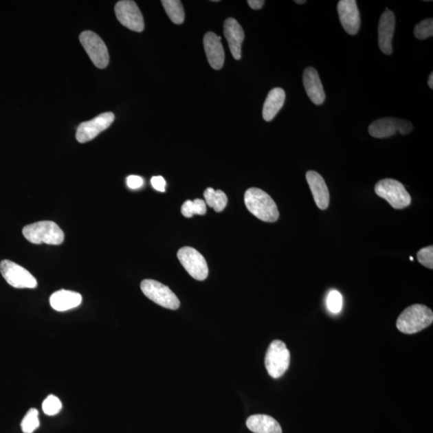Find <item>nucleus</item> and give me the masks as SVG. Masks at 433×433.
<instances>
[{
  "mask_svg": "<svg viewBox=\"0 0 433 433\" xmlns=\"http://www.w3.org/2000/svg\"><path fill=\"white\" fill-rule=\"evenodd\" d=\"M244 201L253 215L266 223H274L279 218L276 202L266 192L258 188H249L245 192Z\"/></svg>",
  "mask_w": 433,
  "mask_h": 433,
  "instance_id": "nucleus-1",
  "label": "nucleus"
},
{
  "mask_svg": "<svg viewBox=\"0 0 433 433\" xmlns=\"http://www.w3.org/2000/svg\"><path fill=\"white\" fill-rule=\"evenodd\" d=\"M433 322V312L422 304L409 306L398 317L397 327L404 334H415L427 329Z\"/></svg>",
  "mask_w": 433,
  "mask_h": 433,
  "instance_id": "nucleus-2",
  "label": "nucleus"
},
{
  "mask_svg": "<svg viewBox=\"0 0 433 433\" xmlns=\"http://www.w3.org/2000/svg\"><path fill=\"white\" fill-rule=\"evenodd\" d=\"M23 234L33 244L60 245L65 240V234L60 226L51 221H38L24 226Z\"/></svg>",
  "mask_w": 433,
  "mask_h": 433,
  "instance_id": "nucleus-3",
  "label": "nucleus"
},
{
  "mask_svg": "<svg viewBox=\"0 0 433 433\" xmlns=\"http://www.w3.org/2000/svg\"><path fill=\"white\" fill-rule=\"evenodd\" d=\"M375 192L386 200L396 210H403L411 205L412 197L401 182L392 178H385L375 184Z\"/></svg>",
  "mask_w": 433,
  "mask_h": 433,
  "instance_id": "nucleus-4",
  "label": "nucleus"
},
{
  "mask_svg": "<svg viewBox=\"0 0 433 433\" xmlns=\"http://www.w3.org/2000/svg\"><path fill=\"white\" fill-rule=\"evenodd\" d=\"M291 354L285 343L281 340H274L267 351L265 366L267 373L274 379L282 377L290 366Z\"/></svg>",
  "mask_w": 433,
  "mask_h": 433,
  "instance_id": "nucleus-5",
  "label": "nucleus"
},
{
  "mask_svg": "<svg viewBox=\"0 0 433 433\" xmlns=\"http://www.w3.org/2000/svg\"><path fill=\"white\" fill-rule=\"evenodd\" d=\"M144 295L159 306L167 309L177 310L180 307V301L170 288L153 279H144L141 283Z\"/></svg>",
  "mask_w": 433,
  "mask_h": 433,
  "instance_id": "nucleus-6",
  "label": "nucleus"
},
{
  "mask_svg": "<svg viewBox=\"0 0 433 433\" xmlns=\"http://www.w3.org/2000/svg\"><path fill=\"white\" fill-rule=\"evenodd\" d=\"M80 41L96 67L103 69L109 65L108 48L98 34L91 31L83 32L80 35Z\"/></svg>",
  "mask_w": 433,
  "mask_h": 433,
  "instance_id": "nucleus-7",
  "label": "nucleus"
},
{
  "mask_svg": "<svg viewBox=\"0 0 433 433\" xmlns=\"http://www.w3.org/2000/svg\"><path fill=\"white\" fill-rule=\"evenodd\" d=\"M177 258L188 274L196 280L203 281L208 277V265L203 255L195 248H181L178 250Z\"/></svg>",
  "mask_w": 433,
  "mask_h": 433,
  "instance_id": "nucleus-8",
  "label": "nucleus"
},
{
  "mask_svg": "<svg viewBox=\"0 0 433 433\" xmlns=\"http://www.w3.org/2000/svg\"><path fill=\"white\" fill-rule=\"evenodd\" d=\"M0 272L9 285L14 288L33 289L37 287L36 279L30 272L10 260H3L0 263Z\"/></svg>",
  "mask_w": 433,
  "mask_h": 433,
  "instance_id": "nucleus-9",
  "label": "nucleus"
},
{
  "mask_svg": "<svg viewBox=\"0 0 433 433\" xmlns=\"http://www.w3.org/2000/svg\"><path fill=\"white\" fill-rule=\"evenodd\" d=\"M412 129V124L406 120L386 118L375 120L370 124L368 132L373 137L387 138L397 133L406 135Z\"/></svg>",
  "mask_w": 433,
  "mask_h": 433,
  "instance_id": "nucleus-10",
  "label": "nucleus"
},
{
  "mask_svg": "<svg viewBox=\"0 0 433 433\" xmlns=\"http://www.w3.org/2000/svg\"><path fill=\"white\" fill-rule=\"evenodd\" d=\"M115 16L123 26L130 30L142 32L144 28L142 13L136 3L131 0L119 1L115 6Z\"/></svg>",
  "mask_w": 433,
  "mask_h": 433,
  "instance_id": "nucleus-11",
  "label": "nucleus"
},
{
  "mask_svg": "<svg viewBox=\"0 0 433 433\" xmlns=\"http://www.w3.org/2000/svg\"><path fill=\"white\" fill-rule=\"evenodd\" d=\"M115 115L113 113H104L98 117L81 123L77 129L76 137L80 143H86L93 140L96 136L107 129L114 122Z\"/></svg>",
  "mask_w": 433,
  "mask_h": 433,
  "instance_id": "nucleus-12",
  "label": "nucleus"
},
{
  "mask_svg": "<svg viewBox=\"0 0 433 433\" xmlns=\"http://www.w3.org/2000/svg\"><path fill=\"white\" fill-rule=\"evenodd\" d=\"M337 11L345 32L351 36L357 34L360 27V14L355 0H341Z\"/></svg>",
  "mask_w": 433,
  "mask_h": 433,
  "instance_id": "nucleus-13",
  "label": "nucleus"
},
{
  "mask_svg": "<svg viewBox=\"0 0 433 433\" xmlns=\"http://www.w3.org/2000/svg\"><path fill=\"white\" fill-rule=\"evenodd\" d=\"M396 17L390 10L386 9L380 17L378 27V41L380 50L384 54L391 55L392 53V38Z\"/></svg>",
  "mask_w": 433,
  "mask_h": 433,
  "instance_id": "nucleus-14",
  "label": "nucleus"
},
{
  "mask_svg": "<svg viewBox=\"0 0 433 433\" xmlns=\"http://www.w3.org/2000/svg\"><path fill=\"white\" fill-rule=\"evenodd\" d=\"M306 179L319 209L325 210L329 208L330 194L324 177L319 173L310 170L307 173Z\"/></svg>",
  "mask_w": 433,
  "mask_h": 433,
  "instance_id": "nucleus-15",
  "label": "nucleus"
},
{
  "mask_svg": "<svg viewBox=\"0 0 433 433\" xmlns=\"http://www.w3.org/2000/svg\"><path fill=\"white\" fill-rule=\"evenodd\" d=\"M205 52L210 65L220 70L224 65L225 52L221 37L214 32H207L203 38Z\"/></svg>",
  "mask_w": 433,
  "mask_h": 433,
  "instance_id": "nucleus-16",
  "label": "nucleus"
},
{
  "mask_svg": "<svg viewBox=\"0 0 433 433\" xmlns=\"http://www.w3.org/2000/svg\"><path fill=\"white\" fill-rule=\"evenodd\" d=\"M224 34L231 53L235 60L242 57V45L245 34L242 26L234 18H228L224 23Z\"/></svg>",
  "mask_w": 433,
  "mask_h": 433,
  "instance_id": "nucleus-17",
  "label": "nucleus"
},
{
  "mask_svg": "<svg viewBox=\"0 0 433 433\" xmlns=\"http://www.w3.org/2000/svg\"><path fill=\"white\" fill-rule=\"evenodd\" d=\"M303 85L308 98L316 105H320L326 99L325 91L322 87L319 74L312 67H308L303 72Z\"/></svg>",
  "mask_w": 433,
  "mask_h": 433,
  "instance_id": "nucleus-18",
  "label": "nucleus"
},
{
  "mask_svg": "<svg viewBox=\"0 0 433 433\" xmlns=\"http://www.w3.org/2000/svg\"><path fill=\"white\" fill-rule=\"evenodd\" d=\"M80 293L67 290H60L52 293L50 304L57 311H66L74 309L81 304Z\"/></svg>",
  "mask_w": 433,
  "mask_h": 433,
  "instance_id": "nucleus-19",
  "label": "nucleus"
},
{
  "mask_svg": "<svg viewBox=\"0 0 433 433\" xmlns=\"http://www.w3.org/2000/svg\"><path fill=\"white\" fill-rule=\"evenodd\" d=\"M247 426L254 433H282L276 419L263 414L250 416L247 420Z\"/></svg>",
  "mask_w": 433,
  "mask_h": 433,
  "instance_id": "nucleus-20",
  "label": "nucleus"
},
{
  "mask_svg": "<svg viewBox=\"0 0 433 433\" xmlns=\"http://www.w3.org/2000/svg\"><path fill=\"white\" fill-rule=\"evenodd\" d=\"M286 93L281 88L269 91L263 109V117L266 122H271L282 108L285 102Z\"/></svg>",
  "mask_w": 433,
  "mask_h": 433,
  "instance_id": "nucleus-21",
  "label": "nucleus"
},
{
  "mask_svg": "<svg viewBox=\"0 0 433 433\" xmlns=\"http://www.w3.org/2000/svg\"><path fill=\"white\" fill-rule=\"evenodd\" d=\"M204 199L206 204L216 212L223 211L228 201L227 196L223 191L215 190L213 188H207L204 192Z\"/></svg>",
  "mask_w": 433,
  "mask_h": 433,
  "instance_id": "nucleus-22",
  "label": "nucleus"
},
{
  "mask_svg": "<svg viewBox=\"0 0 433 433\" xmlns=\"http://www.w3.org/2000/svg\"><path fill=\"white\" fill-rule=\"evenodd\" d=\"M162 3L170 21L181 24L185 21V12L179 0H162Z\"/></svg>",
  "mask_w": 433,
  "mask_h": 433,
  "instance_id": "nucleus-23",
  "label": "nucleus"
},
{
  "mask_svg": "<svg viewBox=\"0 0 433 433\" xmlns=\"http://www.w3.org/2000/svg\"><path fill=\"white\" fill-rule=\"evenodd\" d=\"M206 213V204L204 200H187L181 206V214L186 218H192L195 214L204 215Z\"/></svg>",
  "mask_w": 433,
  "mask_h": 433,
  "instance_id": "nucleus-24",
  "label": "nucleus"
},
{
  "mask_svg": "<svg viewBox=\"0 0 433 433\" xmlns=\"http://www.w3.org/2000/svg\"><path fill=\"white\" fill-rule=\"evenodd\" d=\"M40 427L38 421V412L36 408H31L21 422V428L23 433H32Z\"/></svg>",
  "mask_w": 433,
  "mask_h": 433,
  "instance_id": "nucleus-25",
  "label": "nucleus"
},
{
  "mask_svg": "<svg viewBox=\"0 0 433 433\" xmlns=\"http://www.w3.org/2000/svg\"><path fill=\"white\" fill-rule=\"evenodd\" d=\"M43 412L47 416H55L59 413L62 408V403L60 399L53 395L48 396L42 404Z\"/></svg>",
  "mask_w": 433,
  "mask_h": 433,
  "instance_id": "nucleus-26",
  "label": "nucleus"
},
{
  "mask_svg": "<svg viewBox=\"0 0 433 433\" xmlns=\"http://www.w3.org/2000/svg\"><path fill=\"white\" fill-rule=\"evenodd\" d=\"M414 34L419 40H425L433 35V19H426L418 23L414 29Z\"/></svg>",
  "mask_w": 433,
  "mask_h": 433,
  "instance_id": "nucleus-27",
  "label": "nucleus"
},
{
  "mask_svg": "<svg viewBox=\"0 0 433 433\" xmlns=\"http://www.w3.org/2000/svg\"><path fill=\"white\" fill-rule=\"evenodd\" d=\"M342 306H343V298L341 293L335 290L330 291L326 298L327 309L333 314H337L340 312Z\"/></svg>",
  "mask_w": 433,
  "mask_h": 433,
  "instance_id": "nucleus-28",
  "label": "nucleus"
},
{
  "mask_svg": "<svg viewBox=\"0 0 433 433\" xmlns=\"http://www.w3.org/2000/svg\"><path fill=\"white\" fill-rule=\"evenodd\" d=\"M419 263L428 269H433V247L430 245L419 250L417 253Z\"/></svg>",
  "mask_w": 433,
  "mask_h": 433,
  "instance_id": "nucleus-29",
  "label": "nucleus"
},
{
  "mask_svg": "<svg viewBox=\"0 0 433 433\" xmlns=\"http://www.w3.org/2000/svg\"><path fill=\"white\" fill-rule=\"evenodd\" d=\"M127 186L132 190H137L144 184V181L141 177L131 175L127 177Z\"/></svg>",
  "mask_w": 433,
  "mask_h": 433,
  "instance_id": "nucleus-30",
  "label": "nucleus"
},
{
  "mask_svg": "<svg viewBox=\"0 0 433 433\" xmlns=\"http://www.w3.org/2000/svg\"><path fill=\"white\" fill-rule=\"evenodd\" d=\"M152 186L157 191L165 192L166 182L162 176L153 177L151 179Z\"/></svg>",
  "mask_w": 433,
  "mask_h": 433,
  "instance_id": "nucleus-31",
  "label": "nucleus"
},
{
  "mask_svg": "<svg viewBox=\"0 0 433 433\" xmlns=\"http://www.w3.org/2000/svg\"><path fill=\"white\" fill-rule=\"evenodd\" d=\"M249 6L254 10L261 9L265 3L264 0H249Z\"/></svg>",
  "mask_w": 433,
  "mask_h": 433,
  "instance_id": "nucleus-32",
  "label": "nucleus"
},
{
  "mask_svg": "<svg viewBox=\"0 0 433 433\" xmlns=\"http://www.w3.org/2000/svg\"><path fill=\"white\" fill-rule=\"evenodd\" d=\"M428 86L430 87V89H433V74H432V72L430 74V77H428Z\"/></svg>",
  "mask_w": 433,
  "mask_h": 433,
  "instance_id": "nucleus-33",
  "label": "nucleus"
},
{
  "mask_svg": "<svg viewBox=\"0 0 433 433\" xmlns=\"http://www.w3.org/2000/svg\"><path fill=\"white\" fill-rule=\"evenodd\" d=\"M295 2L298 4H303L306 3L305 0H302V1H300V0H296V1Z\"/></svg>",
  "mask_w": 433,
  "mask_h": 433,
  "instance_id": "nucleus-34",
  "label": "nucleus"
},
{
  "mask_svg": "<svg viewBox=\"0 0 433 433\" xmlns=\"http://www.w3.org/2000/svg\"><path fill=\"white\" fill-rule=\"evenodd\" d=\"M410 259H411V260H412H412H413V258H412V257H410Z\"/></svg>",
  "mask_w": 433,
  "mask_h": 433,
  "instance_id": "nucleus-35",
  "label": "nucleus"
}]
</instances>
